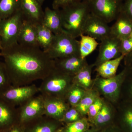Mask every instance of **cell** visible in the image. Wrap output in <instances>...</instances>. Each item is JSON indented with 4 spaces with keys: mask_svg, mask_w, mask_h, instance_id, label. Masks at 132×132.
Here are the masks:
<instances>
[{
    "mask_svg": "<svg viewBox=\"0 0 132 132\" xmlns=\"http://www.w3.org/2000/svg\"><path fill=\"white\" fill-rule=\"evenodd\" d=\"M0 52L14 87L42 80L55 68L54 60L39 47L27 46L17 43Z\"/></svg>",
    "mask_w": 132,
    "mask_h": 132,
    "instance_id": "obj_1",
    "label": "cell"
},
{
    "mask_svg": "<svg viewBox=\"0 0 132 132\" xmlns=\"http://www.w3.org/2000/svg\"><path fill=\"white\" fill-rule=\"evenodd\" d=\"M60 10L64 31L75 38L82 35L83 27L90 13L86 1L71 4Z\"/></svg>",
    "mask_w": 132,
    "mask_h": 132,
    "instance_id": "obj_2",
    "label": "cell"
},
{
    "mask_svg": "<svg viewBox=\"0 0 132 132\" xmlns=\"http://www.w3.org/2000/svg\"><path fill=\"white\" fill-rule=\"evenodd\" d=\"M73 76L55 67L50 73L43 80L38 87L39 92L43 96L65 99L68 92L74 85Z\"/></svg>",
    "mask_w": 132,
    "mask_h": 132,
    "instance_id": "obj_3",
    "label": "cell"
},
{
    "mask_svg": "<svg viewBox=\"0 0 132 132\" xmlns=\"http://www.w3.org/2000/svg\"><path fill=\"white\" fill-rule=\"evenodd\" d=\"M128 71L129 69L125 67L120 72L112 78L97 76L94 80L93 88L108 101L118 103L120 100L122 85Z\"/></svg>",
    "mask_w": 132,
    "mask_h": 132,
    "instance_id": "obj_4",
    "label": "cell"
},
{
    "mask_svg": "<svg viewBox=\"0 0 132 132\" xmlns=\"http://www.w3.org/2000/svg\"><path fill=\"white\" fill-rule=\"evenodd\" d=\"M53 60L80 55L79 42L65 31L54 35L53 40L46 52Z\"/></svg>",
    "mask_w": 132,
    "mask_h": 132,
    "instance_id": "obj_5",
    "label": "cell"
},
{
    "mask_svg": "<svg viewBox=\"0 0 132 132\" xmlns=\"http://www.w3.org/2000/svg\"><path fill=\"white\" fill-rule=\"evenodd\" d=\"M24 20L20 9L12 16L1 20L0 43L1 50L18 43L19 33Z\"/></svg>",
    "mask_w": 132,
    "mask_h": 132,
    "instance_id": "obj_6",
    "label": "cell"
},
{
    "mask_svg": "<svg viewBox=\"0 0 132 132\" xmlns=\"http://www.w3.org/2000/svg\"><path fill=\"white\" fill-rule=\"evenodd\" d=\"M90 12L107 23L115 20L123 2L119 0H86Z\"/></svg>",
    "mask_w": 132,
    "mask_h": 132,
    "instance_id": "obj_7",
    "label": "cell"
},
{
    "mask_svg": "<svg viewBox=\"0 0 132 132\" xmlns=\"http://www.w3.org/2000/svg\"><path fill=\"white\" fill-rule=\"evenodd\" d=\"M17 108L19 122L23 124L45 115L44 98L41 94L35 95Z\"/></svg>",
    "mask_w": 132,
    "mask_h": 132,
    "instance_id": "obj_8",
    "label": "cell"
},
{
    "mask_svg": "<svg viewBox=\"0 0 132 132\" xmlns=\"http://www.w3.org/2000/svg\"><path fill=\"white\" fill-rule=\"evenodd\" d=\"M39 92V88L35 84L18 87L12 86L0 97L18 107L35 96Z\"/></svg>",
    "mask_w": 132,
    "mask_h": 132,
    "instance_id": "obj_9",
    "label": "cell"
},
{
    "mask_svg": "<svg viewBox=\"0 0 132 132\" xmlns=\"http://www.w3.org/2000/svg\"><path fill=\"white\" fill-rule=\"evenodd\" d=\"M121 55V40L111 34L101 41L98 54L93 65L96 67L103 62L118 58Z\"/></svg>",
    "mask_w": 132,
    "mask_h": 132,
    "instance_id": "obj_10",
    "label": "cell"
},
{
    "mask_svg": "<svg viewBox=\"0 0 132 132\" xmlns=\"http://www.w3.org/2000/svg\"><path fill=\"white\" fill-rule=\"evenodd\" d=\"M82 34L101 41L111 34V27L106 22L90 13L83 27Z\"/></svg>",
    "mask_w": 132,
    "mask_h": 132,
    "instance_id": "obj_11",
    "label": "cell"
},
{
    "mask_svg": "<svg viewBox=\"0 0 132 132\" xmlns=\"http://www.w3.org/2000/svg\"><path fill=\"white\" fill-rule=\"evenodd\" d=\"M42 96L44 100L45 115L61 121L66 111L71 106L70 105L62 98Z\"/></svg>",
    "mask_w": 132,
    "mask_h": 132,
    "instance_id": "obj_12",
    "label": "cell"
},
{
    "mask_svg": "<svg viewBox=\"0 0 132 132\" xmlns=\"http://www.w3.org/2000/svg\"><path fill=\"white\" fill-rule=\"evenodd\" d=\"M55 67L69 75L74 76L88 64L80 55L54 60Z\"/></svg>",
    "mask_w": 132,
    "mask_h": 132,
    "instance_id": "obj_13",
    "label": "cell"
},
{
    "mask_svg": "<svg viewBox=\"0 0 132 132\" xmlns=\"http://www.w3.org/2000/svg\"><path fill=\"white\" fill-rule=\"evenodd\" d=\"M18 122L17 108L0 97V131L10 130Z\"/></svg>",
    "mask_w": 132,
    "mask_h": 132,
    "instance_id": "obj_14",
    "label": "cell"
},
{
    "mask_svg": "<svg viewBox=\"0 0 132 132\" xmlns=\"http://www.w3.org/2000/svg\"><path fill=\"white\" fill-rule=\"evenodd\" d=\"M20 9L24 19L35 25L42 24L44 11L36 0H20Z\"/></svg>",
    "mask_w": 132,
    "mask_h": 132,
    "instance_id": "obj_15",
    "label": "cell"
},
{
    "mask_svg": "<svg viewBox=\"0 0 132 132\" xmlns=\"http://www.w3.org/2000/svg\"><path fill=\"white\" fill-rule=\"evenodd\" d=\"M18 43L27 46L39 47L37 42L36 25L24 19L19 33Z\"/></svg>",
    "mask_w": 132,
    "mask_h": 132,
    "instance_id": "obj_16",
    "label": "cell"
},
{
    "mask_svg": "<svg viewBox=\"0 0 132 132\" xmlns=\"http://www.w3.org/2000/svg\"><path fill=\"white\" fill-rule=\"evenodd\" d=\"M42 24L56 35L64 31L62 27L60 9L45 8L44 11Z\"/></svg>",
    "mask_w": 132,
    "mask_h": 132,
    "instance_id": "obj_17",
    "label": "cell"
},
{
    "mask_svg": "<svg viewBox=\"0 0 132 132\" xmlns=\"http://www.w3.org/2000/svg\"><path fill=\"white\" fill-rule=\"evenodd\" d=\"M118 103L116 112L119 128L124 132H132V102L121 100Z\"/></svg>",
    "mask_w": 132,
    "mask_h": 132,
    "instance_id": "obj_18",
    "label": "cell"
},
{
    "mask_svg": "<svg viewBox=\"0 0 132 132\" xmlns=\"http://www.w3.org/2000/svg\"><path fill=\"white\" fill-rule=\"evenodd\" d=\"M132 32V21L121 10L111 27V34L121 40L129 37Z\"/></svg>",
    "mask_w": 132,
    "mask_h": 132,
    "instance_id": "obj_19",
    "label": "cell"
},
{
    "mask_svg": "<svg viewBox=\"0 0 132 132\" xmlns=\"http://www.w3.org/2000/svg\"><path fill=\"white\" fill-rule=\"evenodd\" d=\"M34 123L28 132H57L59 121L44 115L31 120Z\"/></svg>",
    "mask_w": 132,
    "mask_h": 132,
    "instance_id": "obj_20",
    "label": "cell"
},
{
    "mask_svg": "<svg viewBox=\"0 0 132 132\" xmlns=\"http://www.w3.org/2000/svg\"><path fill=\"white\" fill-rule=\"evenodd\" d=\"M125 56L124 55H121L118 58L105 62L96 67L95 70L98 76L104 78H112L115 76L117 75L118 68Z\"/></svg>",
    "mask_w": 132,
    "mask_h": 132,
    "instance_id": "obj_21",
    "label": "cell"
},
{
    "mask_svg": "<svg viewBox=\"0 0 132 132\" xmlns=\"http://www.w3.org/2000/svg\"><path fill=\"white\" fill-rule=\"evenodd\" d=\"M93 67V65L87 64L75 75L73 79L74 85L86 90L93 89L94 81L92 79V68Z\"/></svg>",
    "mask_w": 132,
    "mask_h": 132,
    "instance_id": "obj_22",
    "label": "cell"
},
{
    "mask_svg": "<svg viewBox=\"0 0 132 132\" xmlns=\"http://www.w3.org/2000/svg\"><path fill=\"white\" fill-rule=\"evenodd\" d=\"M36 29L38 45L43 51L46 52L52 45L54 35L42 24L37 25Z\"/></svg>",
    "mask_w": 132,
    "mask_h": 132,
    "instance_id": "obj_23",
    "label": "cell"
},
{
    "mask_svg": "<svg viewBox=\"0 0 132 132\" xmlns=\"http://www.w3.org/2000/svg\"><path fill=\"white\" fill-rule=\"evenodd\" d=\"M116 112L113 107L108 102L105 100L102 108L95 117L93 123L98 127L106 125L113 118Z\"/></svg>",
    "mask_w": 132,
    "mask_h": 132,
    "instance_id": "obj_24",
    "label": "cell"
},
{
    "mask_svg": "<svg viewBox=\"0 0 132 132\" xmlns=\"http://www.w3.org/2000/svg\"><path fill=\"white\" fill-rule=\"evenodd\" d=\"M80 37V54L82 59H86V57L95 50L99 43L96 39L89 36L82 34Z\"/></svg>",
    "mask_w": 132,
    "mask_h": 132,
    "instance_id": "obj_25",
    "label": "cell"
},
{
    "mask_svg": "<svg viewBox=\"0 0 132 132\" xmlns=\"http://www.w3.org/2000/svg\"><path fill=\"white\" fill-rule=\"evenodd\" d=\"M99 96L100 95L98 92L93 88L86 91L79 103L75 107L82 117L87 115L89 107Z\"/></svg>",
    "mask_w": 132,
    "mask_h": 132,
    "instance_id": "obj_26",
    "label": "cell"
},
{
    "mask_svg": "<svg viewBox=\"0 0 132 132\" xmlns=\"http://www.w3.org/2000/svg\"><path fill=\"white\" fill-rule=\"evenodd\" d=\"M19 9L20 0H0V20L12 16Z\"/></svg>",
    "mask_w": 132,
    "mask_h": 132,
    "instance_id": "obj_27",
    "label": "cell"
},
{
    "mask_svg": "<svg viewBox=\"0 0 132 132\" xmlns=\"http://www.w3.org/2000/svg\"><path fill=\"white\" fill-rule=\"evenodd\" d=\"M86 90L73 85L66 94L65 100L71 106L75 107L79 103Z\"/></svg>",
    "mask_w": 132,
    "mask_h": 132,
    "instance_id": "obj_28",
    "label": "cell"
},
{
    "mask_svg": "<svg viewBox=\"0 0 132 132\" xmlns=\"http://www.w3.org/2000/svg\"><path fill=\"white\" fill-rule=\"evenodd\" d=\"M121 100L132 102V71L129 69L122 85Z\"/></svg>",
    "mask_w": 132,
    "mask_h": 132,
    "instance_id": "obj_29",
    "label": "cell"
},
{
    "mask_svg": "<svg viewBox=\"0 0 132 132\" xmlns=\"http://www.w3.org/2000/svg\"><path fill=\"white\" fill-rule=\"evenodd\" d=\"M12 86L5 63L0 61V96Z\"/></svg>",
    "mask_w": 132,
    "mask_h": 132,
    "instance_id": "obj_30",
    "label": "cell"
},
{
    "mask_svg": "<svg viewBox=\"0 0 132 132\" xmlns=\"http://www.w3.org/2000/svg\"><path fill=\"white\" fill-rule=\"evenodd\" d=\"M88 120L83 117L77 121L69 123L67 126L64 132H86L88 130Z\"/></svg>",
    "mask_w": 132,
    "mask_h": 132,
    "instance_id": "obj_31",
    "label": "cell"
},
{
    "mask_svg": "<svg viewBox=\"0 0 132 132\" xmlns=\"http://www.w3.org/2000/svg\"><path fill=\"white\" fill-rule=\"evenodd\" d=\"M105 101L104 98L99 96L88 109L87 115L88 119L92 123H93L95 117L102 108Z\"/></svg>",
    "mask_w": 132,
    "mask_h": 132,
    "instance_id": "obj_32",
    "label": "cell"
},
{
    "mask_svg": "<svg viewBox=\"0 0 132 132\" xmlns=\"http://www.w3.org/2000/svg\"><path fill=\"white\" fill-rule=\"evenodd\" d=\"M83 117L75 107L70 106L64 114L61 121L69 123H73L80 119Z\"/></svg>",
    "mask_w": 132,
    "mask_h": 132,
    "instance_id": "obj_33",
    "label": "cell"
},
{
    "mask_svg": "<svg viewBox=\"0 0 132 132\" xmlns=\"http://www.w3.org/2000/svg\"><path fill=\"white\" fill-rule=\"evenodd\" d=\"M132 51V39L130 36L121 39V55H126Z\"/></svg>",
    "mask_w": 132,
    "mask_h": 132,
    "instance_id": "obj_34",
    "label": "cell"
},
{
    "mask_svg": "<svg viewBox=\"0 0 132 132\" xmlns=\"http://www.w3.org/2000/svg\"><path fill=\"white\" fill-rule=\"evenodd\" d=\"M86 1V0H53L52 3V9H60L71 4Z\"/></svg>",
    "mask_w": 132,
    "mask_h": 132,
    "instance_id": "obj_35",
    "label": "cell"
},
{
    "mask_svg": "<svg viewBox=\"0 0 132 132\" xmlns=\"http://www.w3.org/2000/svg\"><path fill=\"white\" fill-rule=\"evenodd\" d=\"M121 11L132 21V0H125L123 2Z\"/></svg>",
    "mask_w": 132,
    "mask_h": 132,
    "instance_id": "obj_36",
    "label": "cell"
},
{
    "mask_svg": "<svg viewBox=\"0 0 132 132\" xmlns=\"http://www.w3.org/2000/svg\"><path fill=\"white\" fill-rule=\"evenodd\" d=\"M123 60L125 67L132 71V51L125 55Z\"/></svg>",
    "mask_w": 132,
    "mask_h": 132,
    "instance_id": "obj_37",
    "label": "cell"
},
{
    "mask_svg": "<svg viewBox=\"0 0 132 132\" xmlns=\"http://www.w3.org/2000/svg\"><path fill=\"white\" fill-rule=\"evenodd\" d=\"M20 122H18L11 128L9 132H23L22 129L20 127Z\"/></svg>",
    "mask_w": 132,
    "mask_h": 132,
    "instance_id": "obj_38",
    "label": "cell"
},
{
    "mask_svg": "<svg viewBox=\"0 0 132 132\" xmlns=\"http://www.w3.org/2000/svg\"><path fill=\"white\" fill-rule=\"evenodd\" d=\"M111 132H124L123 130L120 129L119 127L118 128H114L112 130V131Z\"/></svg>",
    "mask_w": 132,
    "mask_h": 132,
    "instance_id": "obj_39",
    "label": "cell"
},
{
    "mask_svg": "<svg viewBox=\"0 0 132 132\" xmlns=\"http://www.w3.org/2000/svg\"><path fill=\"white\" fill-rule=\"evenodd\" d=\"M45 0H36L37 2L41 5L42 6L43 5V3L45 2Z\"/></svg>",
    "mask_w": 132,
    "mask_h": 132,
    "instance_id": "obj_40",
    "label": "cell"
},
{
    "mask_svg": "<svg viewBox=\"0 0 132 132\" xmlns=\"http://www.w3.org/2000/svg\"><path fill=\"white\" fill-rule=\"evenodd\" d=\"M86 132H97L96 131L93 130H88Z\"/></svg>",
    "mask_w": 132,
    "mask_h": 132,
    "instance_id": "obj_41",
    "label": "cell"
},
{
    "mask_svg": "<svg viewBox=\"0 0 132 132\" xmlns=\"http://www.w3.org/2000/svg\"><path fill=\"white\" fill-rule=\"evenodd\" d=\"M10 130H1V131H0V132H9V131L10 130Z\"/></svg>",
    "mask_w": 132,
    "mask_h": 132,
    "instance_id": "obj_42",
    "label": "cell"
},
{
    "mask_svg": "<svg viewBox=\"0 0 132 132\" xmlns=\"http://www.w3.org/2000/svg\"><path fill=\"white\" fill-rule=\"evenodd\" d=\"M130 37H131V38L132 39V32L131 34V35H130Z\"/></svg>",
    "mask_w": 132,
    "mask_h": 132,
    "instance_id": "obj_43",
    "label": "cell"
},
{
    "mask_svg": "<svg viewBox=\"0 0 132 132\" xmlns=\"http://www.w3.org/2000/svg\"><path fill=\"white\" fill-rule=\"evenodd\" d=\"M119 1H120L121 2H123L124 1H125V0H119Z\"/></svg>",
    "mask_w": 132,
    "mask_h": 132,
    "instance_id": "obj_44",
    "label": "cell"
},
{
    "mask_svg": "<svg viewBox=\"0 0 132 132\" xmlns=\"http://www.w3.org/2000/svg\"><path fill=\"white\" fill-rule=\"evenodd\" d=\"M1 50V43H0V51Z\"/></svg>",
    "mask_w": 132,
    "mask_h": 132,
    "instance_id": "obj_45",
    "label": "cell"
},
{
    "mask_svg": "<svg viewBox=\"0 0 132 132\" xmlns=\"http://www.w3.org/2000/svg\"><path fill=\"white\" fill-rule=\"evenodd\" d=\"M1 55H2L1 53V52H0V57H1Z\"/></svg>",
    "mask_w": 132,
    "mask_h": 132,
    "instance_id": "obj_46",
    "label": "cell"
},
{
    "mask_svg": "<svg viewBox=\"0 0 132 132\" xmlns=\"http://www.w3.org/2000/svg\"></svg>",
    "mask_w": 132,
    "mask_h": 132,
    "instance_id": "obj_47",
    "label": "cell"
},
{
    "mask_svg": "<svg viewBox=\"0 0 132 132\" xmlns=\"http://www.w3.org/2000/svg\"><path fill=\"white\" fill-rule=\"evenodd\" d=\"M0 21H1V20H0Z\"/></svg>",
    "mask_w": 132,
    "mask_h": 132,
    "instance_id": "obj_48",
    "label": "cell"
}]
</instances>
